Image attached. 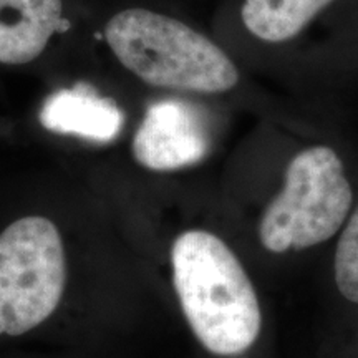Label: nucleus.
<instances>
[{
    "mask_svg": "<svg viewBox=\"0 0 358 358\" xmlns=\"http://www.w3.org/2000/svg\"><path fill=\"white\" fill-rule=\"evenodd\" d=\"M352 206L353 189L337 151L306 148L289 161L282 189L264 209L259 241L272 254L315 248L342 231Z\"/></svg>",
    "mask_w": 358,
    "mask_h": 358,
    "instance_id": "7ed1b4c3",
    "label": "nucleus"
},
{
    "mask_svg": "<svg viewBox=\"0 0 358 358\" xmlns=\"http://www.w3.org/2000/svg\"><path fill=\"white\" fill-rule=\"evenodd\" d=\"M116 60L151 87L178 92H229L239 70L219 45L185 22L150 8H127L106 22Z\"/></svg>",
    "mask_w": 358,
    "mask_h": 358,
    "instance_id": "f03ea898",
    "label": "nucleus"
},
{
    "mask_svg": "<svg viewBox=\"0 0 358 358\" xmlns=\"http://www.w3.org/2000/svg\"><path fill=\"white\" fill-rule=\"evenodd\" d=\"M209 133L191 103L166 98L151 103L134 133V159L151 171H176L198 164L209 153Z\"/></svg>",
    "mask_w": 358,
    "mask_h": 358,
    "instance_id": "39448f33",
    "label": "nucleus"
},
{
    "mask_svg": "<svg viewBox=\"0 0 358 358\" xmlns=\"http://www.w3.org/2000/svg\"><path fill=\"white\" fill-rule=\"evenodd\" d=\"M173 284L194 337L217 357L248 352L262 330V308L243 262L221 237L191 229L171 249Z\"/></svg>",
    "mask_w": 358,
    "mask_h": 358,
    "instance_id": "f257e3e1",
    "label": "nucleus"
},
{
    "mask_svg": "<svg viewBox=\"0 0 358 358\" xmlns=\"http://www.w3.org/2000/svg\"><path fill=\"white\" fill-rule=\"evenodd\" d=\"M38 120L48 131L98 143L113 141L124 124L118 103L87 82L52 93L43 101Z\"/></svg>",
    "mask_w": 358,
    "mask_h": 358,
    "instance_id": "423d86ee",
    "label": "nucleus"
},
{
    "mask_svg": "<svg viewBox=\"0 0 358 358\" xmlns=\"http://www.w3.org/2000/svg\"><path fill=\"white\" fill-rule=\"evenodd\" d=\"M334 0H244L241 19L249 34L267 43L297 37Z\"/></svg>",
    "mask_w": 358,
    "mask_h": 358,
    "instance_id": "6e6552de",
    "label": "nucleus"
},
{
    "mask_svg": "<svg viewBox=\"0 0 358 358\" xmlns=\"http://www.w3.org/2000/svg\"><path fill=\"white\" fill-rule=\"evenodd\" d=\"M334 277L340 295L358 303V206L343 224L334 256Z\"/></svg>",
    "mask_w": 358,
    "mask_h": 358,
    "instance_id": "1a4fd4ad",
    "label": "nucleus"
},
{
    "mask_svg": "<svg viewBox=\"0 0 358 358\" xmlns=\"http://www.w3.org/2000/svg\"><path fill=\"white\" fill-rule=\"evenodd\" d=\"M62 13L64 0H0V64L25 65L42 55Z\"/></svg>",
    "mask_w": 358,
    "mask_h": 358,
    "instance_id": "0eeeda50",
    "label": "nucleus"
},
{
    "mask_svg": "<svg viewBox=\"0 0 358 358\" xmlns=\"http://www.w3.org/2000/svg\"><path fill=\"white\" fill-rule=\"evenodd\" d=\"M66 282L64 243L43 216H27L0 234V335H24L55 312Z\"/></svg>",
    "mask_w": 358,
    "mask_h": 358,
    "instance_id": "20e7f679",
    "label": "nucleus"
}]
</instances>
